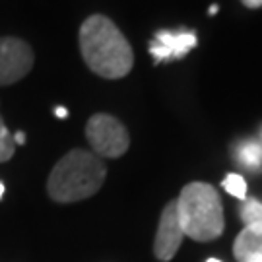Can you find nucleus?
Instances as JSON below:
<instances>
[{
	"instance_id": "nucleus-1",
	"label": "nucleus",
	"mask_w": 262,
	"mask_h": 262,
	"mask_svg": "<svg viewBox=\"0 0 262 262\" xmlns=\"http://www.w3.org/2000/svg\"><path fill=\"white\" fill-rule=\"evenodd\" d=\"M80 53L88 68L101 78L119 80L134 66L130 43L111 18L94 14L80 26Z\"/></svg>"
},
{
	"instance_id": "nucleus-2",
	"label": "nucleus",
	"mask_w": 262,
	"mask_h": 262,
	"mask_svg": "<svg viewBox=\"0 0 262 262\" xmlns=\"http://www.w3.org/2000/svg\"><path fill=\"white\" fill-rule=\"evenodd\" d=\"M107 167L103 159L88 150H70L56 161L47 181V192L58 204H72L94 196L103 187Z\"/></svg>"
},
{
	"instance_id": "nucleus-3",
	"label": "nucleus",
	"mask_w": 262,
	"mask_h": 262,
	"mask_svg": "<svg viewBox=\"0 0 262 262\" xmlns=\"http://www.w3.org/2000/svg\"><path fill=\"white\" fill-rule=\"evenodd\" d=\"M175 206L183 233L190 239L206 243L224 233V206L212 185L200 181L188 183L175 200Z\"/></svg>"
},
{
	"instance_id": "nucleus-4",
	"label": "nucleus",
	"mask_w": 262,
	"mask_h": 262,
	"mask_svg": "<svg viewBox=\"0 0 262 262\" xmlns=\"http://www.w3.org/2000/svg\"><path fill=\"white\" fill-rule=\"evenodd\" d=\"M85 138L92 146V151L101 159L121 158L130 146V136L126 126L117 117L107 113H97L88 121Z\"/></svg>"
},
{
	"instance_id": "nucleus-5",
	"label": "nucleus",
	"mask_w": 262,
	"mask_h": 262,
	"mask_svg": "<svg viewBox=\"0 0 262 262\" xmlns=\"http://www.w3.org/2000/svg\"><path fill=\"white\" fill-rule=\"evenodd\" d=\"M33 49L19 37H0V85L19 82L33 68Z\"/></svg>"
},
{
	"instance_id": "nucleus-6",
	"label": "nucleus",
	"mask_w": 262,
	"mask_h": 262,
	"mask_svg": "<svg viewBox=\"0 0 262 262\" xmlns=\"http://www.w3.org/2000/svg\"><path fill=\"white\" fill-rule=\"evenodd\" d=\"M198 45V37L192 29H159L150 43V55L154 62L183 58L188 51Z\"/></svg>"
},
{
	"instance_id": "nucleus-7",
	"label": "nucleus",
	"mask_w": 262,
	"mask_h": 262,
	"mask_svg": "<svg viewBox=\"0 0 262 262\" xmlns=\"http://www.w3.org/2000/svg\"><path fill=\"white\" fill-rule=\"evenodd\" d=\"M183 237H185V233H183V227L179 224L177 206H175V200H171L161 212L158 233H156V241H154V254L158 256V260H171L177 254L179 247L183 243Z\"/></svg>"
},
{
	"instance_id": "nucleus-8",
	"label": "nucleus",
	"mask_w": 262,
	"mask_h": 262,
	"mask_svg": "<svg viewBox=\"0 0 262 262\" xmlns=\"http://www.w3.org/2000/svg\"><path fill=\"white\" fill-rule=\"evenodd\" d=\"M233 254L239 262H262V224L245 225L235 237Z\"/></svg>"
},
{
	"instance_id": "nucleus-9",
	"label": "nucleus",
	"mask_w": 262,
	"mask_h": 262,
	"mask_svg": "<svg viewBox=\"0 0 262 262\" xmlns=\"http://www.w3.org/2000/svg\"><path fill=\"white\" fill-rule=\"evenodd\" d=\"M235 161L243 169L251 173H260L262 171V144L254 138L237 142L233 146Z\"/></svg>"
},
{
	"instance_id": "nucleus-10",
	"label": "nucleus",
	"mask_w": 262,
	"mask_h": 262,
	"mask_svg": "<svg viewBox=\"0 0 262 262\" xmlns=\"http://www.w3.org/2000/svg\"><path fill=\"white\" fill-rule=\"evenodd\" d=\"M239 215L245 225L262 224V202L256 198H247L239 208Z\"/></svg>"
},
{
	"instance_id": "nucleus-11",
	"label": "nucleus",
	"mask_w": 262,
	"mask_h": 262,
	"mask_svg": "<svg viewBox=\"0 0 262 262\" xmlns=\"http://www.w3.org/2000/svg\"><path fill=\"white\" fill-rule=\"evenodd\" d=\"M222 187L225 188L227 194L239 198V200H247V181H245L243 175L239 173H229L225 175L224 181H222Z\"/></svg>"
},
{
	"instance_id": "nucleus-12",
	"label": "nucleus",
	"mask_w": 262,
	"mask_h": 262,
	"mask_svg": "<svg viewBox=\"0 0 262 262\" xmlns=\"http://www.w3.org/2000/svg\"><path fill=\"white\" fill-rule=\"evenodd\" d=\"M16 154V144H14V134H10L8 126L4 119L0 117V163L10 161Z\"/></svg>"
},
{
	"instance_id": "nucleus-13",
	"label": "nucleus",
	"mask_w": 262,
	"mask_h": 262,
	"mask_svg": "<svg viewBox=\"0 0 262 262\" xmlns=\"http://www.w3.org/2000/svg\"><path fill=\"white\" fill-rule=\"evenodd\" d=\"M243 2V6L247 8H262V0H241Z\"/></svg>"
},
{
	"instance_id": "nucleus-14",
	"label": "nucleus",
	"mask_w": 262,
	"mask_h": 262,
	"mask_svg": "<svg viewBox=\"0 0 262 262\" xmlns=\"http://www.w3.org/2000/svg\"><path fill=\"white\" fill-rule=\"evenodd\" d=\"M14 144H16V146H19V144H26V134H24L21 130L14 134Z\"/></svg>"
},
{
	"instance_id": "nucleus-15",
	"label": "nucleus",
	"mask_w": 262,
	"mask_h": 262,
	"mask_svg": "<svg viewBox=\"0 0 262 262\" xmlns=\"http://www.w3.org/2000/svg\"><path fill=\"white\" fill-rule=\"evenodd\" d=\"M55 115L58 117V119H66V117H68V111H66L64 107H56V109H55Z\"/></svg>"
},
{
	"instance_id": "nucleus-16",
	"label": "nucleus",
	"mask_w": 262,
	"mask_h": 262,
	"mask_svg": "<svg viewBox=\"0 0 262 262\" xmlns=\"http://www.w3.org/2000/svg\"><path fill=\"white\" fill-rule=\"evenodd\" d=\"M217 10H220V8H217L215 4H214V6H210V16H214V14H217Z\"/></svg>"
},
{
	"instance_id": "nucleus-17",
	"label": "nucleus",
	"mask_w": 262,
	"mask_h": 262,
	"mask_svg": "<svg viewBox=\"0 0 262 262\" xmlns=\"http://www.w3.org/2000/svg\"><path fill=\"white\" fill-rule=\"evenodd\" d=\"M4 190H6V188H4V183H0V200L4 196Z\"/></svg>"
},
{
	"instance_id": "nucleus-18",
	"label": "nucleus",
	"mask_w": 262,
	"mask_h": 262,
	"mask_svg": "<svg viewBox=\"0 0 262 262\" xmlns=\"http://www.w3.org/2000/svg\"><path fill=\"white\" fill-rule=\"evenodd\" d=\"M206 262H222V260H217V258H208Z\"/></svg>"
},
{
	"instance_id": "nucleus-19",
	"label": "nucleus",
	"mask_w": 262,
	"mask_h": 262,
	"mask_svg": "<svg viewBox=\"0 0 262 262\" xmlns=\"http://www.w3.org/2000/svg\"><path fill=\"white\" fill-rule=\"evenodd\" d=\"M260 134H262V128H260Z\"/></svg>"
}]
</instances>
